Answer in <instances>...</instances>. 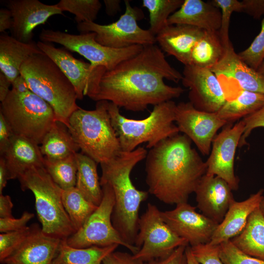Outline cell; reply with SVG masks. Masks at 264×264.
Here are the masks:
<instances>
[{"instance_id":"cell-1","label":"cell","mask_w":264,"mask_h":264,"mask_svg":"<svg viewBox=\"0 0 264 264\" xmlns=\"http://www.w3.org/2000/svg\"><path fill=\"white\" fill-rule=\"evenodd\" d=\"M182 78V74L170 65L158 45H147L137 55L106 70L92 100H106L119 108L142 111L149 105L179 97L184 89L169 86L164 79L178 83Z\"/></svg>"},{"instance_id":"cell-2","label":"cell","mask_w":264,"mask_h":264,"mask_svg":"<svg viewBox=\"0 0 264 264\" xmlns=\"http://www.w3.org/2000/svg\"><path fill=\"white\" fill-rule=\"evenodd\" d=\"M184 134L165 139L146 157L148 192L169 204L187 202L206 174L207 165Z\"/></svg>"},{"instance_id":"cell-3","label":"cell","mask_w":264,"mask_h":264,"mask_svg":"<svg viewBox=\"0 0 264 264\" xmlns=\"http://www.w3.org/2000/svg\"><path fill=\"white\" fill-rule=\"evenodd\" d=\"M147 153L145 148L139 146L131 152L122 151L115 158L100 163V184H109L114 194L112 224L122 239L132 245L138 232L140 204L147 198L148 192L136 188L131 173L138 162L146 158Z\"/></svg>"},{"instance_id":"cell-4","label":"cell","mask_w":264,"mask_h":264,"mask_svg":"<svg viewBox=\"0 0 264 264\" xmlns=\"http://www.w3.org/2000/svg\"><path fill=\"white\" fill-rule=\"evenodd\" d=\"M20 74L30 90L47 102L57 121L68 129L69 117L80 107L73 86L58 66L43 52L35 54L23 63Z\"/></svg>"},{"instance_id":"cell-5","label":"cell","mask_w":264,"mask_h":264,"mask_svg":"<svg viewBox=\"0 0 264 264\" xmlns=\"http://www.w3.org/2000/svg\"><path fill=\"white\" fill-rule=\"evenodd\" d=\"M176 104L172 100L154 106L149 115L133 119L122 115L119 108L108 102V110L121 150L131 152L142 143L152 149L162 140L179 133L175 122Z\"/></svg>"},{"instance_id":"cell-6","label":"cell","mask_w":264,"mask_h":264,"mask_svg":"<svg viewBox=\"0 0 264 264\" xmlns=\"http://www.w3.org/2000/svg\"><path fill=\"white\" fill-rule=\"evenodd\" d=\"M108 102L97 101L93 110L80 107L69 119L68 130L82 153L100 164L122 152L108 110Z\"/></svg>"},{"instance_id":"cell-7","label":"cell","mask_w":264,"mask_h":264,"mask_svg":"<svg viewBox=\"0 0 264 264\" xmlns=\"http://www.w3.org/2000/svg\"><path fill=\"white\" fill-rule=\"evenodd\" d=\"M18 179L22 191L29 190L34 195L37 215L44 234L65 239L76 232L63 204V189L44 167L32 168Z\"/></svg>"},{"instance_id":"cell-8","label":"cell","mask_w":264,"mask_h":264,"mask_svg":"<svg viewBox=\"0 0 264 264\" xmlns=\"http://www.w3.org/2000/svg\"><path fill=\"white\" fill-rule=\"evenodd\" d=\"M0 112L14 134L26 137L38 145L57 121L52 107L31 91L18 94L10 90L1 102Z\"/></svg>"},{"instance_id":"cell-9","label":"cell","mask_w":264,"mask_h":264,"mask_svg":"<svg viewBox=\"0 0 264 264\" xmlns=\"http://www.w3.org/2000/svg\"><path fill=\"white\" fill-rule=\"evenodd\" d=\"M95 37L94 32L76 35L49 29H43L39 35L40 41L62 45L84 57L89 61L92 68L103 66L107 70L137 55L144 47L136 45L120 49L110 48L98 43Z\"/></svg>"},{"instance_id":"cell-10","label":"cell","mask_w":264,"mask_h":264,"mask_svg":"<svg viewBox=\"0 0 264 264\" xmlns=\"http://www.w3.org/2000/svg\"><path fill=\"white\" fill-rule=\"evenodd\" d=\"M101 185L103 198L100 205L84 225L66 239L67 243L75 248L118 244L125 247L132 254H135L139 248L126 242L112 224L111 216L115 197L112 188L106 183Z\"/></svg>"},{"instance_id":"cell-11","label":"cell","mask_w":264,"mask_h":264,"mask_svg":"<svg viewBox=\"0 0 264 264\" xmlns=\"http://www.w3.org/2000/svg\"><path fill=\"white\" fill-rule=\"evenodd\" d=\"M125 11L118 20L109 24L95 22H84L77 25L81 33L94 32L95 40L101 44L113 48L120 49L136 45L145 46L154 44L155 36L149 29H144L137 22L144 18L141 9L131 6L125 0Z\"/></svg>"},{"instance_id":"cell-12","label":"cell","mask_w":264,"mask_h":264,"mask_svg":"<svg viewBox=\"0 0 264 264\" xmlns=\"http://www.w3.org/2000/svg\"><path fill=\"white\" fill-rule=\"evenodd\" d=\"M157 207L150 203L139 218L135 245L139 248L136 258L144 262L164 257L188 242L175 233L163 220Z\"/></svg>"},{"instance_id":"cell-13","label":"cell","mask_w":264,"mask_h":264,"mask_svg":"<svg viewBox=\"0 0 264 264\" xmlns=\"http://www.w3.org/2000/svg\"><path fill=\"white\" fill-rule=\"evenodd\" d=\"M40 50L60 68L73 86L78 99L88 96L91 99L96 94L100 80L107 69L103 66L92 68L90 63L74 58L66 50L50 43L39 41Z\"/></svg>"},{"instance_id":"cell-14","label":"cell","mask_w":264,"mask_h":264,"mask_svg":"<svg viewBox=\"0 0 264 264\" xmlns=\"http://www.w3.org/2000/svg\"><path fill=\"white\" fill-rule=\"evenodd\" d=\"M210 70L218 78L226 100L246 90L264 94V79L239 57L231 43L220 61Z\"/></svg>"},{"instance_id":"cell-15","label":"cell","mask_w":264,"mask_h":264,"mask_svg":"<svg viewBox=\"0 0 264 264\" xmlns=\"http://www.w3.org/2000/svg\"><path fill=\"white\" fill-rule=\"evenodd\" d=\"M175 122L179 132L194 142L204 155L210 154L218 131L228 124L217 112L199 110L190 102L176 104Z\"/></svg>"},{"instance_id":"cell-16","label":"cell","mask_w":264,"mask_h":264,"mask_svg":"<svg viewBox=\"0 0 264 264\" xmlns=\"http://www.w3.org/2000/svg\"><path fill=\"white\" fill-rule=\"evenodd\" d=\"M244 127V123L242 120L233 126H226L216 135L206 161V174L216 176L224 179L232 190H237L239 188V179L234 172V159Z\"/></svg>"},{"instance_id":"cell-17","label":"cell","mask_w":264,"mask_h":264,"mask_svg":"<svg viewBox=\"0 0 264 264\" xmlns=\"http://www.w3.org/2000/svg\"><path fill=\"white\" fill-rule=\"evenodd\" d=\"M182 75V83L189 89V102L197 110L217 112L226 102L221 85L210 69L185 66Z\"/></svg>"},{"instance_id":"cell-18","label":"cell","mask_w":264,"mask_h":264,"mask_svg":"<svg viewBox=\"0 0 264 264\" xmlns=\"http://www.w3.org/2000/svg\"><path fill=\"white\" fill-rule=\"evenodd\" d=\"M175 209L161 212L165 222L190 246L209 243L219 224L198 213L196 207L181 202Z\"/></svg>"},{"instance_id":"cell-19","label":"cell","mask_w":264,"mask_h":264,"mask_svg":"<svg viewBox=\"0 0 264 264\" xmlns=\"http://www.w3.org/2000/svg\"><path fill=\"white\" fill-rule=\"evenodd\" d=\"M6 6L13 19L11 36L24 43L33 42V31L37 26L44 24L52 16L63 14L56 4H46L38 0H8Z\"/></svg>"},{"instance_id":"cell-20","label":"cell","mask_w":264,"mask_h":264,"mask_svg":"<svg viewBox=\"0 0 264 264\" xmlns=\"http://www.w3.org/2000/svg\"><path fill=\"white\" fill-rule=\"evenodd\" d=\"M232 190L224 179L205 174L195 191L197 207L203 215L219 224L235 200Z\"/></svg>"},{"instance_id":"cell-21","label":"cell","mask_w":264,"mask_h":264,"mask_svg":"<svg viewBox=\"0 0 264 264\" xmlns=\"http://www.w3.org/2000/svg\"><path fill=\"white\" fill-rule=\"evenodd\" d=\"M61 240L44 234L36 224L32 232L1 263L52 264Z\"/></svg>"},{"instance_id":"cell-22","label":"cell","mask_w":264,"mask_h":264,"mask_svg":"<svg viewBox=\"0 0 264 264\" xmlns=\"http://www.w3.org/2000/svg\"><path fill=\"white\" fill-rule=\"evenodd\" d=\"M0 156L6 165L9 180L18 178L32 168L44 167L39 145L22 136L14 134Z\"/></svg>"},{"instance_id":"cell-23","label":"cell","mask_w":264,"mask_h":264,"mask_svg":"<svg viewBox=\"0 0 264 264\" xmlns=\"http://www.w3.org/2000/svg\"><path fill=\"white\" fill-rule=\"evenodd\" d=\"M204 30L185 24L168 25L156 36V42L164 52L175 57L184 66L190 65L192 50Z\"/></svg>"},{"instance_id":"cell-24","label":"cell","mask_w":264,"mask_h":264,"mask_svg":"<svg viewBox=\"0 0 264 264\" xmlns=\"http://www.w3.org/2000/svg\"><path fill=\"white\" fill-rule=\"evenodd\" d=\"M263 193L264 190L260 189L244 200H234L222 221L218 224L209 243L219 245L238 235L244 228L251 213L259 207Z\"/></svg>"},{"instance_id":"cell-25","label":"cell","mask_w":264,"mask_h":264,"mask_svg":"<svg viewBox=\"0 0 264 264\" xmlns=\"http://www.w3.org/2000/svg\"><path fill=\"white\" fill-rule=\"evenodd\" d=\"M167 24H185L203 30L219 31L221 12L210 1L184 0L180 8L169 17Z\"/></svg>"},{"instance_id":"cell-26","label":"cell","mask_w":264,"mask_h":264,"mask_svg":"<svg viewBox=\"0 0 264 264\" xmlns=\"http://www.w3.org/2000/svg\"><path fill=\"white\" fill-rule=\"evenodd\" d=\"M43 53L37 43H24L12 36H0V70L12 83L20 74L23 63L31 56Z\"/></svg>"},{"instance_id":"cell-27","label":"cell","mask_w":264,"mask_h":264,"mask_svg":"<svg viewBox=\"0 0 264 264\" xmlns=\"http://www.w3.org/2000/svg\"><path fill=\"white\" fill-rule=\"evenodd\" d=\"M230 241L245 254L264 260V217L259 207L250 215L243 230Z\"/></svg>"},{"instance_id":"cell-28","label":"cell","mask_w":264,"mask_h":264,"mask_svg":"<svg viewBox=\"0 0 264 264\" xmlns=\"http://www.w3.org/2000/svg\"><path fill=\"white\" fill-rule=\"evenodd\" d=\"M40 145L42 154L50 160L66 158L75 154L80 150L67 127L57 121L46 133Z\"/></svg>"},{"instance_id":"cell-29","label":"cell","mask_w":264,"mask_h":264,"mask_svg":"<svg viewBox=\"0 0 264 264\" xmlns=\"http://www.w3.org/2000/svg\"><path fill=\"white\" fill-rule=\"evenodd\" d=\"M75 156L77 164L75 187L88 200L98 206L102 199L103 191L97 173V163L82 153H77Z\"/></svg>"},{"instance_id":"cell-30","label":"cell","mask_w":264,"mask_h":264,"mask_svg":"<svg viewBox=\"0 0 264 264\" xmlns=\"http://www.w3.org/2000/svg\"><path fill=\"white\" fill-rule=\"evenodd\" d=\"M118 246L75 248L68 245L66 239H62L52 264H102L104 259Z\"/></svg>"},{"instance_id":"cell-31","label":"cell","mask_w":264,"mask_h":264,"mask_svg":"<svg viewBox=\"0 0 264 264\" xmlns=\"http://www.w3.org/2000/svg\"><path fill=\"white\" fill-rule=\"evenodd\" d=\"M225 50L219 31L204 30L192 50L190 65L211 69L221 59Z\"/></svg>"},{"instance_id":"cell-32","label":"cell","mask_w":264,"mask_h":264,"mask_svg":"<svg viewBox=\"0 0 264 264\" xmlns=\"http://www.w3.org/2000/svg\"><path fill=\"white\" fill-rule=\"evenodd\" d=\"M264 106V94L242 90L226 100L217 113L229 124L254 113Z\"/></svg>"},{"instance_id":"cell-33","label":"cell","mask_w":264,"mask_h":264,"mask_svg":"<svg viewBox=\"0 0 264 264\" xmlns=\"http://www.w3.org/2000/svg\"><path fill=\"white\" fill-rule=\"evenodd\" d=\"M63 204L75 230H78L98 206L88 200L75 187L63 190Z\"/></svg>"},{"instance_id":"cell-34","label":"cell","mask_w":264,"mask_h":264,"mask_svg":"<svg viewBox=\"0 0 264 264\" xmlns=\"http://www.w3.org/2000/svg\"><path fill=\"white\" fill-rule=\"evenodd\" d=\"M75 154L58 160L44 157V167L53 180L63 190L75 187L77 164Z\"/></svg>"},{"instance_id":"cell-35","label":"cell","mask_w":264,"mask_h":264,"mask_svg":"<svg viewBox=\"0 0 264 264\" xmlns=\"http://www.w3.org/2000/svg\"><path fill=\"white\" fill-rule=\"evenodd\" d=\"M183 0H143V7L149 12V30L155 36L168 25L169 17L178 10Z\"/></svg>"},{"instance_id":"cell-36","label":"cell","mask_w":264,"mask_h":264,"mask_svg":"<svg viewBox=\"0 0 264 264\" xmlns=\"http://www.w3.org/2000/svg\"><path fill=\"white\" fill-rule=\"evenodd\" d=\"M56 4L62 12L74 15L77 24L94 22L102 7L98 0H61Z\"/></svg>"},{"instance_id":"cell-37","label":"cell","mask_w":264,"mask_h":264,"mask_svg":"<svg viewBox=\"0 0 264 264\" xmlns=\"http://www.w3.org/2000/svg\"><path fill=\"white\" fill-rule=\"evenodd\" d=\"M210 2L221 12V24L219 31L220 38L226 47L231 43L229 38L231 17L234 12H241V1L237 0H212Z\"/></svg>"},{"instance_id":"cell-38","label":"cell","mask_w":264,"mask_h":264,"mask_svg":"<svg viewBox=\"0 0 264 264\" xmlns=\"http://www.w3.org/2000/svg\"><path fill=\"white\" fill-rule=\"evenodd\" d=\"M238 55L247 66L257 70L264 59V17L258 35L250 45Z\"/></svg>"},{"instance_id":"cell-39","label":"cell","mask_w":264,"mask_h":264,"mask_svg":"<svg viewBox=\"0 0 264 264\" xmlns=\"http://www.w3.org/2000/svg\"><path fill=\"white\" fill-rule=\"evenodd\" d=\"M36 224L20 230L0 234V262L8 257L33 231Z\"/></svg>"},{"instance_id":"cell-40","label":"cell","mask_w":264,"mask_h":264,"mask_svg":"<svg viewBox=\"0 0 264 264\" xmlns=\"http://www.w3.org/2000/svg\"><path fill=\"white\" fill-rule=\"evenodd\" d=\"M220 257L224 264H264L262 260L242 251L230 241L219 245Z\"/></svg>"},{"instance_id":"cell-41","label":"cell","mask_w":264,"mask_h":264,"mask_svg":"<svg viewBox=\"0 0 264 264\" xmlns=\"http://www.w3.org/2000/svg\"><path fill=\"white\" fill-rule=\"evenodd\" d=\"M190 247L193 255L200 264H224L220 257L219 245L208 243Z\"/></svg>"},{"instance_id":"cell-42","label":"cell","mask_w":264,"mask_h":264,"mask_svg":"<svg viewBox=\"0 0 264 264\" xmlns=\"http://www.w3.org/2000/svg\"><path fill=\"white\" fill-rule=\"evenodd\" d=\"M245 127L244 131L239 144V147L246 145V138L252 131L257 128H264V106L254 113L242 119Z\"/></svg>"},{"instance_id":"cell-43","label":"cell","mask_w":264,"mask_h":264,"mask_svg":"<svg viewBox=\"0 0 264 264\" xmlns=\"http://www.w3.org/2000/svg\"><path fill=\"white\" fill-rule=\"evenodd\" d=\"M34 217L33 213L24 212L19 218H0V232L6 233L22 230L27 226V223Z\"/></svg>"},{"instance_id":"cell-44","label":"cell","mask_w":264,"mask_h":264,"mask_svg":"<svg viewBox=\"0 0 264 264\" xmlns=\"http://www.w3.org/2000/svg\"><path fill=\"white\" fill-rule=\"evenodd\" d=\"M186 246H179L168 255L145 262L146 264H187L185 253Z\"/></svg>"},{"instance_id":"cell-45","label":"cell","mask_w":264,"mask_h":264,"mask_svg":"<svg viewBox=\"0 0 264 264\" xmlns=\"http://www.w3.org/2000/svg\"><path fill=\"white\" fill-rule=\"evenodd\" d=\"M102 264H146V263L136 258L132 254L114 251L104 259Z\"/></svg>"},{"instance_id":"cell-46","label":"cell","mask_w":264,"mask_h":264,"mask_svg":"<svg viewBox=\"0 0 264 264\" xmlns=\"http://www.w3.org/2000/svg\"><path fill=\"white\" fill-rule=\"evenodd\" d=\"M241 3V12L245 13L255 19H260L264 15V0H243Z\"/></svg>"},{"instance_id":"cell-47","label":"cell","mask_w":264,"mask_h":264,"mask_svg":"<svg viewBox=\"0 0 264 264\" xmlns=\"http://www.w3.org/2000/svg\"><path fill=\"white\" fill-rule=\"evenodd\" d=\"M14 135L11 127L0 112V154L7 147Z\"/></svg>"},{"instance_id":"cell-48","label":"cell","mask_w":264,"mask_h":264,"mask_svg":"<svg viewBox=\"0 0 264 264\" xmlns=\"http://www.w3.org/2000/svg\"><path fill=\"white\" fill-rule=\"evenodd\" d=\"M13 204L8 195L0 194V218H12V209Z\"/></svg>"},{"instance_id":"cell-49","label":"cell","mask_w":264,"mask_h":264,"mask_svg":"<svg viewBox=\"0 0 264 264\" xmlns=\"http://www.w3.org/2000/svg\"><path fill=\"white\" fill-rule=\"evenodd\" d=\"M13 25V19L12 13L7 8L0 9V32L2 33L7 29H11Z\"/></svg>"},{"instance_id":"cell-50","label":"cell","mask_w":264,"mask_h":264,"mask_svg":"<svg viewBox=\"0 0 264 264\" xmlns=\"http://www.w3.org/2000/svg\"><path fill=\"white\" fill-rule=\"evenodd\" d=\"M11 86V90L16 94H22L30 91L26 81L21 74L13 80Z\"/></svg>"},{"instance_id":"cell-51","label":"cell","mask_w":264,"mask_h":264,"mask_svg":"<svg viewBox=\"0 0 264 264\" xmlns=\"http://www.w3.org/2000/svg\"><path fill=\"white\" fill-rule=\"evenodd\" d=\"M12 83L6 76L0 71V101L2 102L7 97L11 89Z\"/></svg>"},{"instance_id":"cell-52","label":"cell","mask_w":264,"mask_h":264,"mask_svg":"<svg viewBox=\"0 0 264 264\" xmlns=\"http://www.w3.org/2000/svg\"><path fill=\"white\" fill-rule=\"evenodd\" d=\"M8 180V169L4 159L0 156V194H2L3 190L6 186Z\"/></svg>"},{"instance_id":"cell-53","label":"cell","mask_w":264,"mask_h":264,"mask_svg":"<svg viewBox=\"0 0 264 264\" xmlns=\"http://www.w3.org/2000/svg\"><path fill=\"white\" fill-rule=\"evenodd\" d=\"M106 12L109 16H113L120 10L121 1L119 0H104Z\"/></svg>"},{"instance_id":"cell-54","label":"cell","mask_w":264,"mask_h":264,"mask_svg":"<svg viewBox=\"0 0 264 264\" xmlns=\"http://www.w3.org/2000/svg\"><path fill=\"white\" fill-rule=\"evenodd\" d=\"M187 264H200L195 259L191 251V247L187 245L185 249Z\"/></svg>"},{"instance_id":"cell-55","label":"cell","mask_w":264,"mask_h":264,"mask_svg":"<svg viewBox=\"0 0 264 264\" xmlns=\"http://www.w3.org/2000/svg\"><path fill=\"white\" fill-rule=\"evenodd\" d=\"M257 71L259 73V74L264 79V59L261 64L260 65Z\"/></svg>"},{"instance_id":"cell-56","label":"cell","mask_w":264,"mask_h":264,"mask_svg":"<svg viewBox=\"0 0 264 264\" xmlns=\"http://www.w3.org/2000/svg\"><path fill=\"white\" fill-rule=\"evenodd\" d=\"M259 209L264 217V196H263L260 203Z\"/></svg>"}]
</instances>
